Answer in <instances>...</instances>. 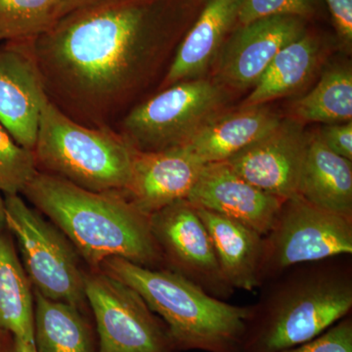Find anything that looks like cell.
<instances>
[{
    "label": "cell",
    "mask_w": 352,
    "mask_h": 352,
    "mask_svg": "<svg viewBox=\"0 0 352 352\" xmlns=\"http://www.w3.org/2000/svg\"><path fill=\"white\" fill-rule=\"evenodd\" d=\"M207 0H101L34 38L48 99L85 126H111L157 75Z\"/></svg>",
    "instance_id": "cell-1"
},
{
    "label": "cell",
    "mask_w": 352,
    "mask_h": 352,
    "mask_svg": "<svg viewBox=\"0 0 352 352\" xmlns=\"http://www.w3.org/2000/svg\"><path fill=\"white\" fill-rule=\"evenodd\" d=\"M68 238L94 270L111 258L166 268L150 217L122 192H94L38 171L22 192Z\"/></svg>",
    "instance_id": "cell-2"
},
{
    "label": "cell",
    "mask_w": 352,
    "mask_h": 352,
    "mask_svg": "<svg viewBox=\"0 0 352 352\" xmlns=\"http://www.w3.org/2000/svg\"><path fill=\"white\" fill-rule=\"evenodd\" d=\"M240 352H283L318 337L352 309L351 256L298 264L261 285Z\"/></svg>",
    "instance_id": "cell-3"
},
{
    "label": "cell",
    "mask_w": 352,
    "mask_h": 352,
    "mask_svg": "<svg viewBox=\"0 0 352 352\" xmlns=\"http://www.w3.org/2000/svg\"><path fill=\"white\" fill-rule=\"evenodd\" d=\"M100 270L138 294L164 322L178 351L240 352L250 305H230L175 271L111 258Z\"/></svg>",
    "instance_id": "cell-4"
},
{
    "label": "cell",
    "mask_w": 352,
    "mask_h": 352,
    "mask_svg": "<svg viewBox=\"0 0 352 352\" xmlns=\"http://www.w3.org/2000/svg\"><path fill=\"white\" fill-rule=\"evenodd\" d=\"M38 171L94 192H122L131 180L134 149L112 126H85L48 99L34 149Z\"/></svg>",
    "instance_id": "cell-5"
},
{
    "label": "cell",
    "mask_w": 352,
    "mask_h": 352,
    "mask_svg": "<svg viewBox=\"0 0 352 352\" xmlns=\"http://www.w3.org/2000/svg\"><path fill=\"white\" fill-rule=\"evenodd\" d=\"M226 102L227 89L215 80H183L134 106L118 131L138 151L182 147L223 112Z\"/></svg>",
    "instance_id": "cell-6"
},
{
    "label": "cell",
    "mask_w": 352,
    "mask_h": 352,
    "mask_svg": "<svg viewBox=\"0 0 352 352\" xmlns=\"http://www.w3.org/2000/svg\"><path fill=\"white\" fill-rule=\"evenodd\" d=\"M4 199L6 226L17 238L23 266L34 289L50 300L82 309L87 302L85 273L75 247L20 194Z\"/></svg>",
    "instance_id": "cell-7"
},
{
    "label": "cell",
    "mask_w": 352,
    "mask_h": 352,
    "mask_svg": "<svg viewBox=\"0 0 352 352\" xmlns=\"http://www.w3.org/2000/svg\"><path fill=\"white\" fill-rule=\"evenodd\" d=\"M352 254V219L295 196L263 236L261 285L298 264Z\"/></svg>",
    "instance_id": "cell-8"
},
{
    "label": "cell",
    "mask_w": 352,
    "mask_h": 352,
    "mask_svg": "<svg viewBox=\"0 0 352 352\" xmlns=\"http://www.w3.org/2000/svg\"><path fill=\"white\" fill-rule=\"evenodd\" d=\"M85 283L98 352H179L164 322L131 287L100 268L87 273Z\"/></svg>",
    "instance_id": "cell-9"
},
{
    "label": "cell",
    "mask_w": 352,
    "mask_h": 352,
    "mask_svg": "<svg viewBox=\"0 0 352 352\" xmlns=\"http://www.w3.org/2000/svg\"><path fill=\"white\" fill-rule=\"evenodd\" d=\"M150 226L166 268L198 285L210 295H233L220 270L212 238L193 204L182 200L150 215Z\"/></svg>",
    "instance_id": "cell-10"
},
{
    "label": "cell",
    "mask_w": 352,
    "mask_h": 352,
    "mask_svg": "<svg viewBox=\"0 0 352 352\" xmlns=\"http://www.w3.org/2000/svg\"><path fill=\"white\" fill-rule=\"evenodd\" d=\"M309 136L302 122L289 117L281 119L226 163L256 188L287 200L298 195Z\"/></svg>",
    "instance_id": "cell-11"
},
{
    "label": "cell",
    "mask_w": 352,
    "mask_h": 352,
    "mask_svg": "<svg viewBox=\"0 0 352 352\" xmlns=\"http://www.w3.org/2000/svg\"><path fill=\"white\" fill-rule=\"evenodd\" d=\"M34 39L0 43V124L34 151L41 110L48 100Z\"/></svg>",
    "instance_id": "cell-12"
},
{
    "label": "cell",
    "mask_w": 352,
    "mask_h": 352,
    "mask_svg": "<svg viewBox=\"0 0 352 352\" xmlns=\"http://www.w3.org/2000/svg\"><path fill=\"white\" fill-rule=\"evenodd\" d=\"M307 22L278 15L236 25L215 60V80L233 89L254 87L279 51L307 31Z\"/></svg>",
    "instance_id": "cell-13"
},
{
    "label": "cell",
    "mask_w": 352,
    "mask_h": 352,
    "mask_svg": "<svg viewBox=\"0 0 352 352\" xmlns=\"http://www.w3.org/2000/svg\"><path fill=\"white\" fill-rule=\"evenodd\" d=\"M206 164L185 146L157 152L134 149L131 180L124 196L150 217L187 200Z\"/></svg>",
    "instance_id": "cell-14"
},
{
    "label": "cell",
    "mask_w": 352,
    "mask_h": 352,
    "mask_svg": "<svg viewBox=\"0 0 352 352\" xmlns=\"http://www.w3.org/2000/svg\"><path fill=\"white\" fill-rule=\"evenodd\" d=\"M187 201L236 220L264 236L274 223L285 200L256 188L221 162L206 164Z\"/></svg>",
    "instance_id": "cell-15"
},
{
    "label": "cell",
    "mask_w": 352,
    "mask_h": 352,
    "mask_svg": "<svg viewBox=\"0 0 352 352\" xmlns=\"http://www.w3.org/2000/svg\"><path fill=\"white\" fill-rule=\"evenodd\" d=\"M243 0H207L178 45L161 89L200 78L238 24Z\"/></svg>",
    "instance_id": "cell-16"
},
{
    "label": "cell",
    "mask_w": 352,
    "mask_h": 352,
    "mask_svg": "<svg viewBox=\"0 0 352 352\" xmlns=\"http://www.w3.org/2000/svg\"><path fill=\"white\" fill-rule=\"evenodd\" d=\"M282 118L268 106L220 113L184 145L204 164L221 163L263 138Z\"/></svg>",
    "instance_id": "cell-17"
},
{
    "label": "cell",
    "mask_w": 352,
    "mask_h": 352,
    "mask_svg": "<svg viewBox=\"0 0 352 352\" xmlns=\"http://www.w3.org/2000/svg\"><path fill=\"white\" fill-rule=\"evenodd\" d=\"M196 208L212 238L220 270L227 283L234 289L248 292L259 288L263 236L224 215Z\"/></svg>",
    "instance_id": "cell-18"
},
{
    "label": "cell",
    "mask_w": 352,
    "mask_h": 352,
    "mask_svg": "<svg viewBox=\"0 0 352 352\" xmlns=\"http://www.w3.org/2000/svg\"><path fill=\"white\" fill-rule=\"evenodd\" d=\"M298 196L316 207L352 219L351 161L330 151L318 132L309 136Z\"/></svg>",
    "instance_id": "cell-19"
},
{
    "label": "cell",
    "mask_w": 352,
    "mask_h": 352,
    "mask_svg": "<svg viewBox=\"0 0 352 352\" xmlns=\"http://www.w3.org/2000/svg\"><path fill=\"white\" fill-rule=\"evenodd\" d=\"M320 52V38L305 32L279 51L241 107L265 105L300 89L314 75Z\"/></svg>",
    "instance_id": "cell-20"
},
{
    "label": "cell",
    "mask_w": 352,
    "mask_h": 352,
    "mask_svg": "<svg viewBox=\"0 0 352 352\" xmlns=\"http://www.w3.org/2000/svg\"><path fill=\"white\" fill-rule=\"evenodd\" d=\"M34 346L38 352H98L94 330L82 309L34 289Z\"/></svg>",
    "instance_id": "cell-21"
},
{
    "label": "cell",
    "mask_w": 352,
    "mask_h": 352,
    "mask_svg": "<svg viewBox=\"0 0 352 352\" xmlns=\"http://www.w3.org/2000/svg\"><path fill=\"white\" fill-rule=\"evenodd\" d=\"M0 331L34 344L31 282L9 238L0 235Z\"/></svg>",
    "instance_id": "cell-22"
},
{
    "label": "cell",
    "mask_w": 352,
    "mask_h": 352,
    "mask_svg": "<svg viewBox=\"0 0 352 352\" xmlns=\"http://www.w3.org/2000/svg\"><path fill=\"white\" fill-rule=\"evenodd\" d=\"M292 119L324 124H342L352 119V71L333 66L324 72L314 89L294 102Z\"/></svg>",
    "instance_id": "cell-23"
},
{
    "label": "cell",
    "mask_w": 352,
    "mask_h": 352,
    "mask_svg": "<svg viewBox=\"0 0 352 352\" xmlns=\"http://www.w3.org/2000/svg\"><path fill=\"white\" fill-rule=\"evenodd\" d=\"M62 0H0V43L34 39L57 22Z\"/></svg>",
    "instance_id": "cell-24"
},
{
    "label": "cell",
    "mask_w": 352,
    "mask_h": 352,
    "mask_svg": "<svg viewBox=\"0 0 352 352\" xmlns=\"http://www.w3.org/2000/svg\"><path fill=\"white\" fill-rule=\"evenodd\" d=\"M38 171L34 151L18 144L0 124V192L22 194Z\"/></svg>",
    "instance_id": "cell-25"
},
{
    "label": "cell",
    "mask_w": 352,
    "mask_h": 352,
    "mask_svg": "<svg viewBox=\"0 0 352 352\" xmlns=\"http://www.w3.org/2000/svg\"><path fill=\"white\" fill-rule=\"evenodd\" d=\"M317 0H243L237 25L271 16L291 15L311 19L317 13Z\"/></svg>",
    "instance_id": "cell-26"
},
{
    "label": "cell",
    "mask_w": 352,
    "mask_h": 352,
    "mask_svg": "<svg viewBox=\"0 0 352 352\" xmlns=\"http://www.w3.org/2000/svg\"><path fill=\"white\" fill-rule=\"evenodd\" d=\"M283 352H352V317L347 315L315 339Z\"/></svg>",
    "instance_id": "cell-27"
},
{
    "label": "cell",
    "mask_w": 352,
    "mask_h": 352,
    "mask_svg": "<svg viewBox=\"0 0 352 352\" xmlns=\"http://www.w3.org/2000/svg\"><path fill=\"white\" fill-rule=\"evenodd\" d=\"M319 138L330 151L352 161V122L326 124L318 132Z\"/></svg>",
    "instance_id": "cell-28"
},
{
    "label": "cell",
    "mask_w": 352,
    "mask_h": 352,
    "mask_svg": "<svg viewBox=\"0 0 352 352\" xmlns=\"http://www.w3.org/2000/svg\"><path fill=\"white\" fill-rule=\"evenodd\" d=\"M340 45L346 51L352 46V0H324Z\"/></svg>",
    "instance_id": "cell-29"
},
{
    "label": "cell",
    "mask_w": 352,
    "mask_h": 352,
    "mask_svg": "<svg viewBox=\"0 0 352 352\" xmlns=\"http://www.w3.org/2000/svg\"><path fill=\"white\" fill-rule=\"evenodd\" d=\"M101 0H62L61 7H60L58 20L67 14L75 11L76 9L82 8V7L90 6V4L96 3ZM57 20V21H58Z\"/></svg>",
    "instance_id": "cell-30"
},
{
    "label": "cell",
    "mask_w": 352,
    "mask_h": 352,
    "mask_svg": "<svg viewBox=\"0 0 352 352\" xmlns=\"http://www.w3.org/2000/svg\"><path fill=\"white\" fill-rule=\"evenodd\" d=\"M8 352H38V351L34 344L12 337Z\"/></svg>",
    "instance_id": "cell-31"
},
{
    "label": "cell",
    "mask_w": 352,
    "mask_h": 352,
    "mask_svg": "<svg viewBox=\"0 0 352 352\" xmlns=\"http://www.w3.org/2000/svg\"><path fill=\"white\" fill-rule=\"evenodd\" d=\"M6 226V199H4V197H2L1 192H0V235H1L2 231H3V228Z\"/></svg>",
    "instance_id": "cell-32"
},
{
    "label": "cell",
    "mask_w": 352,
    "mask_h": 352,
    "mask_svg": "<svg viewBox=\"0 0 352 352\" xmlns=\"http://www.w3.org/2000/svg\"><path fill=\"white\" fill-rule=\"evenodd\" d=\"M11 340H9L8 344H7L6 340L3 338L0 337V352H8Z\"/></svg>",
    "instance_id": "cell-33"
}]
</instances>
